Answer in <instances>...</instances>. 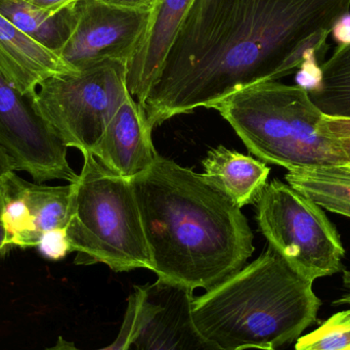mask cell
<instances>
[{
    "instance_id": "cell-1",
    "label": "cell",
    "mask_w": 350,
    "mask_h": 350,
    "mask_svg": "<svg viewBox=\"0 0 350 350\" xmlns=\"http://www.w3.org/2000/svg\"><path fill=\"white\" fill-rule=\"evenodd\" d=\"M350 0H193L144 105L150 131L325 61Z\"/></svg>"
},
{
    "instance_id": "cell-2",
    "label": "cell",
    "mask_w": 350,
    "mask_h": 350,
    "mask_svg": "<svg viewBox=\"0 0 350 350\" xmlns=\"http://www.w3.org/2000/svg\"><path fill=\"white\" fill-rule=\"evenodd\" d=\"M131 183L158 280L208 291L246 267L248 220L205 174L159 155Z\"/></svg>"
},
{
    "instance_id": "cell-3",
    "label": "cell",
    "mask_w": 350,
    "mask_h": 350,
    "mask_svg": "<svg viewBox=\"0 0 350 350\" xmlns=\"http://www.w3.org/2000/svg\"><path fill=\"white\" fill-rule=\"evenodd\" d=\"M314 283L267 246L240 271L193 297V322L224 350H277L297 339L318 318Z\"/></svg>"
},
{
    "instance_id": "cell-4",
    "label": "cell",
    "mask_w": 350,
    "mask_h": 350,
    "mask_svg": "<svg viewBox=\"0 0 350 350\" xmlns=\"http://www.w3.org/2000/svg\"><path fill=\"white\" fill-rule=\"evenodd\" d=\"M211 109L263 163L288 172L349 164L335 139L319 133L324 114L308 90L297 84L261 82L226 96Z\"/></svg>"
},
{
    "instance_id": "cell-5",
    "label": "cell",
    "mask_w": 350,
    "mask_h": 350,
    "mask_svg": "<svg viewBox=\"0 0 350 350\" xmlns=\"http://www.w3.org/2000/svg\"><path fill=\"white\" fill-rule=\"evenodd\" d=\"M72 183L71 214L66 232L78 265L103 263L116 273L146 269L153 260L139 204L129 179L107 170L92 154Z\"/></svg>"
},
{
    "instance_id": "cell-6",
    "label": "cell",
    "mask_w": 350,
    "mask_h": 350,
    "mask_svg": "<svg viewBox=\"0 0 350 350\" xmlns=\"http://www.w3.org/2000/svg\"><path fill=\"white\" fill-rule=\"evenodd\" d=\"M129 94L126 62L108 59L47 78L39 85L34 104L66 147L86 155L96 149Z\"/></svg>"
},
{
    "instance_id": "cell-7",
    "label": "cell",
    "mask_w": 350,
    "mask_h": 350,
    "mask_svg": "<svg viewBox=\"0 0 350 350\" xmlns=\"http://www.w3.org/2000/svg\"><path fill=\"white\" fill-rule=\"evenodd\" d=\"M256 207L261 234L298 275L314 283L343 271L340 234L316 202L273 179L265 185Z\"/></svg>"
},
{
    "instance_id": "cell-8",
    "label": "cell",
    "mask_w": 350,
    "mask_h": 350,
    "mask_svg": "<svg viewBox=\"0 0 350 350\" xmlns=\"http://www.w3.org/2000/svg\"><path fill=\"white\" fill-rule=\"evenodd\" d=\"M0 148L12 160L16 172H27L35 183L77 179L68 162V148L37 110L34 96L18 92L1 72Z\"/></svg>"
},
{
    "instance_id": "cell-9",
    "label": "cell",
    "mask_w": 350,
    "mask_h": 350,
    "mask_svg": "<svg viewBox=\"0 0 350 350\" xmlns=\"http://www.w3.org/2000/svg\"><path fill=\"white\" fill-rule=\"evenodd\" d=\"M76 12L71 36L57 53L75 71L108 59L129 64L147 32L152 14L98 0H79Z\"/></svg>"
},
{
    "instance_id": "cell-10",
    "label": "cell",
    "mask_w": 350,
    "mask_h": 350,
    "mask_svg": "<svg viewBox=\"0 0 350 350\" xmlns=\"http://www.w3.org/2000/svg\"><path fill=\"white\" fill-rule=\"evenodd\" d=\"M143 314L126 350H224L193 322L191 290L157 280L142 286Z\"/></svg>"
},
{
    "instance_id": "cell-11",
    "label": "cell",
    "mask_w": 350,
    "mask_h": 350,
    "mask_svg": "<svg viewBox=\"0 0 350 350\" xmlns=\"http://www.w3.org/2000/svg\"><path fill=\"white\" fill-rule=\"evenodd\" d=\"M152 133L145 112L129 94L111 119L92 155L113 174L133 180L147 172L159 156Z\"/></svg>"
},
{
    "instance_id": "cell-12",
    "label": "cell",
    "mask_w": 350,
    "mask_h": 350,
    "mask_svg": "<svg viewBox=\"0 0 350 350\" xmlns=\"http://www.w3.org/2000/svg\"><path fill=\"white\" fill-rule=\"evenodd\" d=\"M191 2L159 0L139 49L127 64V88L142 109Z\"/></svg>"
},
{
    "instance_id": "cell-13",
    "label": "cell",
    "mask_w": 350,
    "mask_h": 350,
    "mask_svg": "<svg viewBox=\"0 0 350 350\" xmlns=\"http://www.w3.org/2000/svg\"><path fill=\"white\" fill-rule=\"evenodd\" d=\"M73 71L57 53L18 30L0 14V72L18 92L34 96L47 78Z\"/></svg>"
},
{
    "instance_id": "cell-14",
    "label": "cell",
    "mask_w": 350,
    "mask_h": 350,
    "mask_svg": "<svg viewBox=\"0 0 350 350\" xmlns=\"http://www.w3.org/2000/svg\"><path fill=\"white\" fill-rule=\"evenodd\" d=\"M202 164L208 179L240 208L256 203L271 172L263 162L224 146L211 150Z\"/></svg>"
},
{
    "instance_id": "cell-15",
    "label": "cell",
    "mask_w": 350,
    "mask_h": 350,
    "mask_svg": "<svg viewBox=\"0 0 350 350\" xmlns=\"http://www.w3.org/2000/svg\"><path fill=\"white\" fill-rule=\"evenodd\" d=\"M76 3L59 12H51L26 0H0V14L18 30L49 51L59 53L75 26Z\"/></svg>"
},
{
    "instance_id": "cell-16",
    "label": "cell",
    "mask_w": 350,
    "mask_h": 350,
    "mask_svg": "<svg viewBox=\"0 0 350 350\" xmlns=\"http://www.w3.org/2000/svg\"><path fill=\"white\" fill-rule=\"evenodd\" d=\"M285 179L323 209L350 218V164L290 170Z\"/></svg>"
},
{
    "instance_id": "cell-17",
    "label": "cell",
    "mask_w": 350,
    "mask_h": 350,
    "mask_svg": "<svg viewBox=\"0 0 350 350\" xmlns=\"http://www.w3.org/2000/svg\"><path fill=\"white\" fill-rule=\"evenodd\" d=\"M308 92L323 114L350 117V45L337 47L324 62L320 81Z\"/></svg>"
},
{
    "instance_id": "cell-18",
    "label": "cell",
    "mask_w": 350,
    "mask_h": 350,
    "mask_svg": "<svg viewBox=\"0 0 350 350\" xmlns=\"http://www.w3.org/2000/svg\"><path fill=\"white\" fill-rule=\"evenodd\" d=\"M16 183L28 203L39 234L57 228H66L71 214L72 183L45 185L32 183L16 175Z\"/></svg>"
},
{
    "instance_id": "cell-19",
    "label": "cell",
    "mask_w": 350,
    "mask_h": 350,
    "mask_svg": "<svg viewBox=\"0 0 350 350\" xmlns=\"http://www.w3.org/2000/svg\"><path fill=\"white\" fill-rule=\"evenodd\" d=\"M1 219L8 236V246L36 247L40 234L34 216L16 183V172L10 175L0 189Z\"/></svg>"
},
{
    "instance_id": "cell-20",
    "label": "cell",
    "mask_w": 350,
    "mask_h": 350,
    "mask_svg": "<svg viewBox=\"0 0 350 350\" xmlns=\"http://www.w3.org/2000/svg\"><path fill=\"white\" fill-rule=\"evenodd\" d=\"M295 350H350V310L333 314L318 329L300 337Z\"/></svg>"
},
{
    "instance_id": "cell-21",
    "label": "cell",
    "mask_w": 350,
    "mask_h": 350,
    "mask_svg": "<svg viewBox=\"0 0 350 350\" xmlns=\"http://www.w3.org/2000/svg\"><path fill=\"white\" fill-rule=\"evenodd\" d=\"M144 294L142 286H135L133 291L127 299L126 310L118 336L114 342L109 347L96 350H126L131 343V339L135 336L139 322H141L142 314H143ZM44 350H82L75 347V345L59 337L57 343L53 347Z\"/></svg>"
},
{
    "instance_id": "cell-22",
    "label": "cell",
    "mask_w": 350,
    "mask_h": 350,
    "mask_svg": "<svg viewBox=\"0 0 350 350\" xmlns=\"http://www.w3.org/2000/svg\"><path fill=\"white\" fill-rule=\"evenodd\" d=\"M36 248L44 258L57 261L71 253L66 228L49 230L41 234Z\"/></svg>"
},
{
    "instance_id": "cell-23",
    "label": "cell",
    "mask_w": 350,
    "mask_h": 350,
    "mask_svg": "<svg viewBox=\"0 0 350 350\" xmlns=\"http://www.w3.org/2000/svg\"><path fill=\"white\" fill-rule=\"evenodd\" d=\"M320 135L329 137H349L350 117L325 115L318 125Z\"/></svg>"
},
{
    "instance_id": "cell-24",
    "label": "cell",
    "mask_w": 350,
    "mask_h": 350,
    "mask_svg": "<svg viewBox=\"0 0 350 350\" xmlns=\"http://www.w3.org/2000/svg\"><path fill=\"white\" fill-rule=\"evenodd\" d=\"M98 1L114 8L144 12H153L159 3V0H98Z\"/></svg>"
},
{
    "instance_id": "cell-25",
    "label": "cell",
    "mask_w": 350,
    "mask_h": 350,
    "mask_svg": "<svg viewBox=\"0 0 350 350\" xmlns=\"http://www.w3.org/2000/svg\"><path fill=\"white\" fill-rule=\"evenodd\" d=\"M330 35L338 43V46L350 45V12L335 22Z\"/></svg>"
},
{
    "instance_id": "cell-26",
    "label": "cell",
    "mask_w": 350,
    "mask_h": 350,
    "mask_svg": "<svg viewBox=\"0 0 350 350\" xmlns=\"http://www.w3.org/2000/svg\"><path fill=\"white\" fill-rule=\"evenodd\" d=\"M29 3L46 12H57L79 0H26Z\"/></svg>"
},
{
    "instance_id": "cell-27",
    "label": "cell",
    "mask_w": 350,
    "mask_h": 350,
    "mask_svg": "<svg viewBox=\"0 0 350 350\" xmlns=\"http://www.w3.org/2000/svg\"><path fill=\"white\" fill-rule=\"evenodd\" d=\"M16 165L8 154L0 148V189L10 175L16 172Z\"/></svg>"
},
{
    "instance_id": "cell-28",
    "label": "cell",
    "mask_w": 350,
    "mask_h": 350,
    "mask_svg": "<svg viewBox=\"0 0 350 350\" xmlns=\"http://www.w3.org/2000/svg\"><path fill=\"white\" fill-rule=\"evenodd\" d=\"M343 285L347 293L334 302L335 306H350V271H343Z\"/></svg>"
},
{
    "instance_id": "cell-29",
    "label": "cell",
    "mask_w": 350,
    "mask_h": 350,
    "mask_svg": "<svg viewBox=\"0 0 350 350\" xmlns=\"http://www.w3.org/2000/svg\"><path fill=\"white\" fill-rule=\"evenodd\" d=\"M337 147L342 151L347 158V163L350 164V135L349 137H333Z\"/></svg>"
},
{
    "instance_id": "cell-30",
    "label": "cell",
    "mask_w": 350,
    "mask_h": 350,
    "mask_svg": "<svg viewBox=\"0 0 350 350\" xmlns=\"http://www.w3.org/2000/svg\"><path fill=\"white\" fill-rule=\"evenodd\" d=\"M1 195H0V254H3L10 248V246H8V236H6L5 228H4L3 222L1 219Z\"/></svg>"
}]
</instances>
